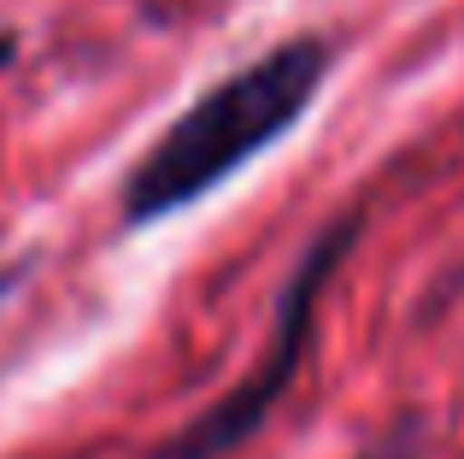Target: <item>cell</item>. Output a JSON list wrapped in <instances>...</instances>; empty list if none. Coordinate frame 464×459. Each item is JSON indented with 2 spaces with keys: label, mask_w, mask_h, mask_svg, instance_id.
Segmentation results:
<instances>
[{
  "label": "cell",
  "mask_w": 464,
  "mask_h": 459,
  "mask_svg": "<svg viewBox=\"0 0 464 459\" xmlns=\"http://www.w3.org/2000/svg\"><path fill=\"white\" fill-rule=\"evenodd\" d=\"M324 77L329 42L295 35V42H276L271 54H259L253 65L229 71L224 83H212L124 177V224H159L170 212H188L212 189H224L241 165H253L306 118Z\"/></svg>",
  "instance_id": "cell-1"
},
{
  "label": "cell",
  "mask_w": 464,
  "mask_h": 459,
  "mask_svg": "<svg viewBox=\"0 0 464 459\" xmlns=\"http://www.w3.org/2000/svg\"><path fill=\"white\" fill-rule=\"evenodd\" d=\"M359 230H364V212H347V219H335L329 230H317L306 241V253L295 259V271H288V283H283L276 324H271V342H265L259 366H253L236 389L218 395L206 413H194L182 430H170L159 448H148V459H229L271 425V413L283 406V395L295 389L300 366H306L317 300H324L329 277L341 271V259L353 253Z\"/></svg>",
  "instance_id": "cell-2"
},
{
  "label": "cell",
  "mask_w": 464,
  "mask_h": 459,
  "mask_svg": "<svg viewBox=\"0 0 464 459\" xmlns=\"http://www.w3.org/2000/svg\"><path fill=\"white\" fill-rule=\"evenodd\" d=\"M418 454H423V425L418 418H400V425L388 430V436H376L359 459H418Z\"/></svg>",
  "instance_id": "cell-3"
},
{
  "label": "cell",
  "mask_w": 464,
  "mask_h": 459,
  "mask_svg": "<svg viewBox=\"0 0 464 459\" xmlns=\"http://www.w3.org/2000/svg\"><path fill=\"white\" fill-rule=\"evenodd\" d=\"M12 59H18V35H12V30H0V71H6Z\"/></svg>",
  "instance_id": "cell-4"
}]
</instances>
